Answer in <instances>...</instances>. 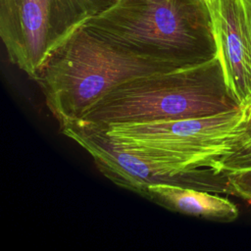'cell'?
<instances>
[{"label":"cell","instance_id":"6da1fadb","mask_svg":"<svg viewBox=\"0 0 251 251\" xmlns=\"http://www.w3.org/2000/svg\"><path fill=\"white\" fill-rule=\"evenodd\" d=\"M82 26L137 57L178 68L219 56L212 16L201 0H116Z\"/></svg>","mask_w":251,"mask_h":251},{"label":"cell","instance_id":"7a4b0ae2","mask_svg":"<svg viewBox=\"0 0 251 251\" xmlns=\"http://www.w3.org/2000/svg\"><path fill=\"white\" fill-rule=\"evenodd\" d=\"M240 108L218 56L203 64L126 81L77 122L105 129L121 124L202 118Z\"/></svg>","mask_w":251,"mask_h":251},{"label":"cell","instance_id":"3957f363","mask_svg":"<svg viewBox=\"0 0 251 251\" xmlns=\"http://www.w3.org/2000/svg\"><path fill=\"white\" fill-rule=\"evenodd\" d=\"M175 69L137 57L81 26L52 54L34 81L62 127L79 121L118 85Z\"/></svg>","mask_w":251,"mask_h":251},{"label":"cell","instance_id":"277c9868","mask_svg":"<svg viewBox=\"0 0 251 251\" xmlns=\"http://www.w3.org/2000/svg\"><path fill=\"white\" fill-rule=\"evenodd\" d=\"M244 119L240 108L202 118L114 125L102 130L121 145L153 160L215 169L217 161L237 144Z\"/></svg>","mask_w":251,"mask_h":251},{"label":"cell","instance_id":"5b68a950","mask_svg":"<svg viewBox=\"0 0 251 251\" xmlns=\"http://www.w3.org/2000/svg\"><path fill=\"white\" fill-rule=\"evenodd\" d=\"M116 0H0V36L10 61L34 80L87 20Z\"/></svg>","mask_w":251,"mask_h":251},{"label":"cell","instance_id":"8992f818","mask_svg":"<svg viewBox=\"0 0 251 251\" xmlns=\"http://www.w3.org/2000/svg\"><path fill=\"white\" fill-rule=\"evenodd\" d=\"M61 130L90 154L104 176L144 198L148 186L157 183L228 194L226 176L213 168H186L153 160L121 145L104 130L79 122L66 125Z\"/></svg>","mask_w":251,"mask_h":251},{"label":"cell","instance_id":"52a82bcc","mask_svg":"<svg viewBox=\"0 0 251 251\" xmlns=\"http://www.w3.org/2000/svg\"><path fill=\"white\" fill-rule=\"evenodd\" d=\"M214 27L227 85L246 111L251 107V0H221Z\"/></svg>","mask_w":251,"mask_h":251},{"label":"cell","instance_id":"ba28073f","mask_svg":"<svg viewBox=\"0 0 251 251\" xmlns=\"http://www.w3.org/2000/svg\"><path fill=\"white\" fill-rule=\"evenodd\" d=\"M146 199L172 211L210 221L232 222L238 217L237 207L218 193L167 183L151 184Z\"/></svg>","mask_w":251,"mask_h":251},{"label":"cell","instance_id":"9c48e42d","mask_svg":"<svg viewBox=\"0 0 251 251\" xmlns=\"http://www.w3.org/2000/svg\"><path fill=\"white\" fill-rule=\"evenodd\" d=\"M215 169L224 175L251 170V137L237 143L223 155L217 161Z\"/></svg>","mask_w":251,"mask_h":251},{"label":"cell","instance_id":"30bf717a","mask_svg":"<svg viewBox=\"0 0 251 251\" xmlns=\"http://www.w3.org/2000/svg\"><path fill=\"white\" fill-rule=\"evenodd\" d=\"M226 176L227 178L228 194L251 202V170Z\"/></svg>","mask_w":251,"mask_h":251},{"label":"cell","instance_id":"8fae6325","mask_svg":"<svg viewBox=\"0 0 251 251\" xmlns=\"http://www.w3.org/2000/svg\"><path fill=\"white\" fill-rule=\"evenodd\" d=\"M244 122L242 125V134L237 143L242 142L251 137V107L244 111Z\"/></svg>","mask_w":251,"mask_h":251},{"label":"cell","instance_id":"7c38bea8","mask_svg":"<svg viewBox=\"0 0 251 251\" xmlns=\"http://www.w3.org/2000/svg\"><path fill=\"white\" fill-rule=\"evenodd\" d=\"M208 10L210 11V14L212 16L213 23L215 25L216 21L218 20L219 14H220V8H221V0H201Z\"/></svg>","mask_w":251,"mask_h":251}]
</instances>
